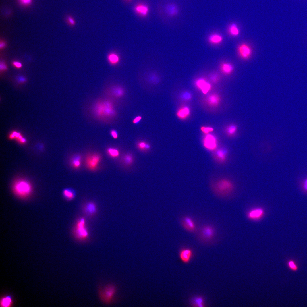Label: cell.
Wrapping results in <instances>:
<instances>
[{
    "label": "cell",
    "instance_id": "obj_1",
    "mask_svg": "<svg viewBox=\"0 0 307 307\" xmlns=\"http://www.w3.org/2000/svg\"><path fill=\"white\" fill-rule=\"evenodd\" d=\"M94 111L96 116L100 118H111L116 114L113 105L108 100L97 102L94 106Z\"/></svg>",
    "mask_w": 307,
    "mask_h": 307
},
{
    "label": "cell",
    "instance_id": "obj_2",
    "mask_svg": "<svg viewBox=\"0 0 307 307\" xmlns=\"http://www.w3.org/2000/svg\"><path fill=\"white\" fill-rule=\"evenodd\" d=\"M195 233L198 239L202 242L209 243L214 240L217 236L216 229L214 226L209 224H205L200 226Z\"/></svg>",
    "mask_w": 307,
    "mask_h": 307
},
{
    "label": "cell",
    "instance_id": "obj_3",
    "mask_svg": "<svg viewBox=\"0 0 307 307\" xmlns=\"http://www.w3.org/2000/svg\"><path fill=\"white\" fill-rule=\"evenodd\" d=\"M234 188L233 183L227 179H222L217 182L212 188L214 194L220 198L227 196L232 192Z\"/></svg>",
    "mask_w": 307,
    "mask_h": 307
},
{
    "label": "cell",
    "instance_id": "obj_4",
    "mask_svg": "<svg viewBox=\"0 0 307 307\" xmlns=\"http://www.w3.org/2000/svg\"><path fill=\"white\" fill-rule=\"evenodd\" d=\"M99 295L101 300L106 304L111 303L113 300L117 291V288L114 285L109 284L103 289L99 287L98 290Z\"/></svg>",
    "mask_w": 307,
    "mask_h": 307
},
{
    "label": "cell",
    "instance_id": "obj_5",
    "mask_svg": "<svg viewBox=\"0 0 307 307\" xmlns=\"http://www.w3.org/2000/svg\"><path fill=\"white\" fill-rule=\"evenodd\" d=\"M13 189L16 194L22 197L27 196L32 191V187L29 183L23 180L16 181L14 184Z\"/></svg>",
    "mask_w": 307,
    "mask_h": 307
},
{
    "label": "cell",
    "instance_id": "obj_6",
    "mask_svg": "<svg viewBox=\"0 0 307 307\" xmlns=\"http://www.w3.org/2000/svg\"><path fill=\"white\" fill-rule=\"evenodd\" d=\"M74 233L76 238L79 240L84 241L88 238L89 233L84 218H80L77 220L75 226Z\"/></svg>",
    "mask_w": 307,
    "mask_h": 307
},
{
    "label": "cell",
    "instance_id": "obj_7",
    "mask_svg": "<svg viewBox=\"0 0 307 307\" xmlns=\"http://www.w3.org/2000/svg\"><path fill=\"white\" fill-rule=\"evenodd\" d=\"M180 224L182 227L186 231L191 233H195L197 228L196 223L191 216L185 215L180 219Z\"/></svg>",
    "mask_w": 307,
    "mask_h": 307
},
{
    "label": "cell",
    "instance_id": "obj_8",
    "mask_svg": "<svg viewBox=\"0 0 307 307\" xmlns=\"http://www.w3.org/2000/svg\"><path fill=\"white\" fill-rule=\"evenodd\" d=\"M237 50L239 56L244 60L249 59L252 54V51L251 47L245 43H242L240 44L237 47Z\"/></svg>",
    "mask_w": 307,
    "mask_h": 307
},
{
    "label": "cell",
    "instance_id": "obj_9",
    "mask_svg": "<svg viewBox=\"0 0 307 307\" xmlns=\"http://www.w3.org/2000/svg\"><path fill=\"white\" fill-rule=\"evenodd\" d=\"M133 10L137 15L140 18H144L148 16L150 9L147 4L143 2H139L134 6Z\"/></svg>",
    "mask_w": 307,
    "mask_h": 307
},
{
    "label": "cell",
    "instance_id": "obj_10",
    "mask_svg": "<svg viewBox=\"0 0 307 307\" xmlns=\"http://www.w3.org/2000/svg\"><path fill=\"white\" fill-rule=\"evenodd\" d=\"M101 159V156L97 154H93L89 155L86 159L87 167L90 170L95 169L100 161Z\"/></svg>",
    "mask_w": 307,
    "mask_h": 307
},
{
    "label": "cell",
    "instance_id": "obj_11",
    "mask_svg": "<svg viewBox=\"0 0 307 307\" xmlns=\"http://www.w3.org/2000/svg\"><path fill=\"white\" fill-rule=\"evenodd\" d=\"M264 211L261 208H256L251 209L247 213L248 218L253 221L260 220L264 216Z\"/></svg>",
    "mask_w": 307,
    "mask_h": 307
},
{
    "label": "cell",
    "instance_id": "obj_12",
    "mask_svg": "<svg viewBox=\"0 0 307 307\" xmlns=\"http://www.w3.org/2000/svg\"><path fill=\"white\" fill-rule=\"evenodd\" d=\"M204 144L206 148L213 150L217 146V140L215 137L211 134H208L205 137Z\"/></svg>",
    "mask_w": 307,
    "mask_h": 307
},
{
    "label": "cell",
    "instance_id": "obj_13",
    "mask_svg": "<svg viewBox=\"0 0 307 307\" xmlns=\"http://www.w3.org/2000/svg\"><path fill=\"white\" fill-rule=\"evenodd\" d=\"M196 86L204 94L207 93L211 89V85L205 79L200 78L198 79L195 83Z\"/></svg>",
    "mask_w": 307,
    "mask_h": 307
},
{
    "label": "cell",
    "instance_id": "obj_14",
    "mask_svg": "<svg viewBox=\"0 0 307 307\" xmlns=\"http://www.w3.org/2000/svg\"><path fill=\"white\" fill-rule=\"evenodd\" d=\"M192 255V250L188 248L182 249L179 252L180 259L185 263H187L189 262Z\"/></svg>",
    "mask_w": 307,
    "mask_h": 307
},
{
    "label": "cell",
    "instance_id": "obj_15",
    "mask_svg": "<svg viewBox=\"0 0 307 307\" xmlns=\"http://www.w3.org/2000/svg\"><path fill=\"white\" fill-rule=\"evenodd\" d=\"M165 11L169 16L173 17L178 14L179 9L177 5L175 4L170 3L165 5Z\"/></svg>",
    "mask_w": 307,
    "mask_h": 307
},
{
    "label": "cell",
    "instance_id": "obj_16",
    "mask_svg": "<svg viewBox=\"0 0 307 307\" xmlns=\"http://www.w3.org/2000/svg\"><path fill=\"white\" fill-rule=\"evenodd\" d=\"M84 210L87 215L89 216L93 215L97 211L96 206L94 202H89L85 204Z\"/></svg>",
    "mask_w": 307,
    "mask_h": 307
},
{
    "label": "cell",
    "instance_id": "obj_17",
    "mask_svg": "<svg viewBox=\"0 0 307 307\" xmlns=\"http://www.w3.org/2000/svg\"><path fill=\"white\" fill-rule=\"evenodd\" d=\"M63 197L68 201H71L73 200L76 195V191L71 188H66L62 191Z\"/></svg>",
    "mask_w": 307,
    "mask_h": 307
},
{
    "label": "cell",
    "instance_id": "obj_18",
    "mask_svg": "<svg viewBox=\"0 0 307 307\" xmlns=\"http://www.w3.org/2000/svg\"><path fill=\"white\" fill-rule=\"evenodd\" d=\"M220 100L219 96L215 94H212L209 95L206 99L207 103L213 107H215L218 105L220 102Z\"/></svg>",
    "mask_w": 307,
    "mask_h": 307
},
{
    "label": "cell",
    "instance_id": "obj_19",
    "mask_svg": "<svg viewBox=\"0 0 307 307\" xmlns=\"http://www.w3.org/2000/svg\"><path fill=\"white\" fill-rule=\"evenodd\" d=\"M13 304V301L11 296L4 295L1 298L0 306L2 307H10Z\"/></svg>",
    "mask_w": 307,
    "mask_h": 307
},
{
    "label": "cell",
    "instance_id": "obj_20",
    "mask_svg": "<svg viewBox=\"0 0 307 307\" xmlns=\"http://www.w3.org/2000/svg\"><path fill=\"white\" fill-rule=\"evenodd\" d=\"M107 59L109 63L112 66L116 65L119 63L120 61L119 55L114 52L109 53L107 55Z\"/></svg>",
    "mask_w": 307,
    "mask_h": 307
},
{
    "label": "cell",
    "instance_id": "obj_21",
    "mask_svg": "<svg viewBox=\"0 0 307 307\" xmlns=\"http://www.w3.org/2000/svg\"><path fill=\"white\" fill-rule=\"evenodd\" d=\"M190 109L187 106L183 107L179 109L177 113V117L181 119H184L189 116Z\"/></svg>",
    "mask_w": 307,
    "mask_h": 307
},
{
    "label": "cell",
    "instance_id": "obj_22",
    "mask_svg": "<svg viewBox=\"0 0 307 307\" xmlns=\"http://www.w3.org/2000/svg\"><path fill=\"white\" fill-rule=\"evenodd\" d=\"M111 93L113 95L117 98H120L123 96L124 93V90L121 87L116 85L111 89Z\"/></svg>",
    "mask_w": 307,
    "mask_h": 307
},
{
    "label": "cell",
    "instance_id": "obj_23",
    "mask_svg": "<svg viewBox=\"0 0 307 307\" xmlns=\"http://www.w3.org/2000/svg\"><path fill=\"white\" fill-rule=\"evenodd\" d=\"M221 69L223 72L225 74L229 75L233 72L234 70V67L231 64L228 63H225L222 64L221 66Z\"/></svg>",
    "mask_w": 307,
    "mask_h": 307
},
{
    "label": "cell",
    "instance_id": "obj_24",
    "mask_svg": "<svg viewBox=\"0 0 307 307\" xmlns=\"http://www.w3.org/2000/svg\"><path fill=\"white\" fill-rule=\"evenodd\" d=\"M9 138L10 139H16L20 143L22 144L25 143L26 140L24 138L21 133L16 131H13L9 135Z\"/></svg>",
    "mask_w": 307,
    "mask_h": 307
},
{
    "label": "cell",
    "instance_id": "obj_25",
    "mask_svg": "<svg viewBox=\"0 0 307 307\" xmlns=\"http://www.w3.org/2000/svg\"><path fill=\"white\" fill-rule=\"evenodd\" d=\"M228 32L229 34L234 37L238 36L240 34V30L237 25L235 23H232L230 25L228 28Z\"/></svg>",
    "mask_w": 307,
    "mask_h": 307
},
{
    "label": "cell",
    "instance_id": "obj_26",
    "mask_svg": "<svg viewBox=\"0 0 307 307\" xmlns=\"http://www.w3.org/2000/svg\"><path fill=\"white\" fill-rule=\"evenodd\" d=\"M81 157L80 155H76L72 158L71 163L73 167L75 168L80 167L81 164Z\"/></svg>",
    "mask_w": 307,
    "mask_h": 307
},
{
    "label": "cell",
    "instance_id": "obj_27",
    "mask_svg": "<svg viewBox=\"0 0 307 307\" xmlns=\"http://www.w3.org/2000/svg\"><path fill=\"white\" fill-rule=\"evenodd\" d=\"M147 76V79L151 83L155 84L158 83L160 81L159 76L157 74L151 72Z\"/></svg>",
    "mask_w": 307,
    "mask_h": 307
},
{
    "label": "cell",
    "instance_id": "obj_28",
    "mask_svg": "<svg viewBox=\"0 0 307 307\" xmlns=\"http://www.w3.org/2000/svg\"><path fill=\"white\" fill-rule=\"evenodd\" d=\"M227 153V150L222 148L218 150L216 152L217 156L219 160L222 162L225 161Z\"/></svg>",
    "mask_w": 307,
    "mask_h": 307
},
{
    "label": "cell",
    "instance_id": "obj_29",
    "mask_svg": "<svg viewBox=\"0 0 307 307\" xmlns=\"http://www.w3.org/2000/svg\"><path fill=\"white\" fill-rule=\"evenodd\" d=\"M192 304L194 306L203 307L204 306L203 298L200 296L194 298L192 300Z\"/></svg>",
    "mask_w": 307,
    "mask_h": 307
},
{
    "label": "cell",
    "instance_id": "obj_30",
    "mask_svg": "<svg viewBox=\"0 0 307 307\" xmlns=\"http://www.w3.org/2000/svg\"><path fill=\"white\" fill-rule=\"evenodd\" d=\"M209 40L211 42L215 43H220L223 40V37L220 35L214 34L211 35L209 37Z\"/></svg>",
    "mask_w": 307,
    "mask_h": 307
},
{
    "label": "cell",
    "instance_id": "obj_31",
    "mask_svg": "<svg viewBox=\"0 0 307 307\" xmlns=\"http://www.w3.org/2000/svg\"><path fill=\"white\" fill-rule=\"evenodd\" d=\"M65 20L67 24L71 28L74 27L76 24L75 19L72 14H68L65 17Z\"/></svg>",
    "mask_w": 307,
    "mask_h": 307
},
{
    "label": "cell",
    "instance_id": "obj_32",
    "mask_svg": "<svg viewBox=\"0 0 307 307\" xmlns=\"http://www.w3.org/2000/svg\"><path fill=\"white\" fill-rule=\"evenodd\" d=\"M237 127L236 125L232 124L228 126L226 128V132L228 135L231 136L236 132Z\"/></svg>",
    "mask_w": 307,
    "mask_h": 307
},
{
    "label": "cell",
    "instance_id": "obj_33",
    "mask_svg": "<svg viewBox=\"0 0 307 307\" xmlns=\"http://www.w3.org/2000/svg\"><path fill=\"white\" fill-rule=\"evenodd\" d=\"M300 185L302 191L307 194V177L302 179L300 181Z\"/></svg>",
    "mask_w": 307,
    "mask_h": 307
},
{
    "label": "cell",
    "instance_id": "obj_34",
    "mask_svg": "<svg viewBox=\"0 0 307 307\" xmlns=\"http://www.w3.org/2000/svg\"><path fill=\"white\" fill-rule=\"evenodd\" d=\"M107 151L108 154L113 157H117L119 155V150L115 148H109L107 149Z\"/></svg>",
    "mask_w": 307,
    "mask_h": 307
},
{
    "label": "cell",
    "instance_id": "obj_35",
    "mask_svg": "<svg viewBox=\"0 0 307 307\" xmlns=\"http://www.w3.org/2000/svg\"><path fill=\"white\" fill-rule=\"evenodd\" d=\"M180 97L182 100L188 101L191 99L192 98V95L189 92L185 91L181 94Z\"/></svg>",
    "mask_w": 307,
    "mask_h": 307
},
{
    "label": "cell",
    "instance_id": "obj_36",
    "mask_svg": "<svg viewBox=\"0 0 307 307\" xmlns=\"http://www.w3.org/2000/svg\"><path fill=\"white\" fill-rule=\"evenodd\" d=\"M138 148L141 150H148L150 148V145L144 142H141L138 144Z\"/></svg>",
    "mask_w": 307,
    "mask_h": 307
},
{
    "label": "cell",
    "instance_id": "obj_37",
    "mask_svg": "<svg viewBox=\"0 0 307 307\" xmlns=\"http://www.w3.org/2000/svg\"><path fill=\"white\" fill-rule=\"evenodd\" d=\"M289 267L292 270L296 271L298 269V267L295 262L293 260H289L288 263Z\"/></svg>",
    "mask_w": 307,
    "mask_h": 307
},
{
    "label": "cell",
    "instance_id": "obj_38",
    "mask_svg": "<svg viewBox=\"0 0 307 307\" xmlns=\"http://www.w3.org/2000/svg\"><path fill=\"white\" fill-rule=\"evenodd\" d=\"M123 160L126 164L129 165L132 163L133 161V158L131 156L128 155L124 157Z\"/></svg>",
    "mask_w": 307,
    "mask_h": 307
},
{
    "label": "cell",
    "instance_id": "obj_39",
    "mask_svg": "<svg viewBox=\"0 0 307 307\" xmlns=\"http://www.w3.org/2000/svg\"><path fill=\"white\" fill-rule=\"evenodd\" d=\"M201 130L204 133L208 134L213 131V129L211 127L202 126L201 128Z\"/></svg>",
    "mask_w": 307,
    "mask_h": 307
},
{
    "label": "cell",
    "instance_id": "obj_40",
    "mask_svg": "<svg viewBox=\"0 0 307 307\" xmlns=\"http://www.w3.org/2000/svg\"><path fill=\"white\" fill-rule=\"evenodd\" d=\"M111 136L114 139H116L118 137V134L117 131L115 130H112L110 132Z\"/></svg>",
    "mask_w": 307,
    "mask_h": 307
},
{
    "label": "cell",
    "instance_id": "obj_41",
    "mask_svg": "<svg viewBox=\"0 0 307 307\" xmlns=\"http://www.w3.org/2000/svg\"><path fill=\"white\" fill-rule=\"evenodd\" d=\"M141 119L142 117L140 116H138L134 118L132 122L134 124H137L140 122Z\"/></svg>",
    "mask_w": 307,
    "mask_h": 307
},
{
    "label": "cell",
    "instance_id": "obj_42",
    "mask_svg": "<svg viewBox=\"0 0 307 307\" xmlns=\"http://www.w3.org/2000/svg\"><path fill=\"white\" fill-rule=\"evenodd\" d=\"M7 69V65L3 62L1 61L0 63V71H3L6 70Z\"/></svg>",
    "mask_w": 307,
    "mask_h": 307
},
{
    "label": "cell",
    "instance_id": "obj_43",
    "mask_svg": "<svg viewBox=\"0 0 307 307\" xmlns=\"http://www.w3.org/2000/svg\"><path fill=\"white\" fill-rule=\"evenodd\" d=\"M13 64L15 67L17 68H20L22 66V63L18 61H14Z\"/></svg>",
    "mask_w": 307,
    "mask_h": 307
},
{
    "label": "cell",
    "instance_id": "obj_44",
    "mask_svg": "<svg viewBox=\"0 0 307 307\" xmlns=\"http://www.w3.org/2000/svg\"><path fill=\"white\" fill-rule=\"evenodd\" d=\"M21 3L24 5H28L32 2V0H20Z\"/></svg>",
    "mask_w": 307,
    "mask_h": 307
},
{
    "label": "cell",
    "instance_id": "obj_45",
    "mask_svg": "<svg viewBox=\"0 0 307 307\" xmlns=\"http://www.w3.org/2000/svg\"><path fill=\"white\" fill-rule=\"evenodd\" d=\"M211 80L213 82H216L218 80V77L216 75H213L211 77Z\"/></svg>",
    "mask_w": 307,
    "mask_h": 307
},
{
    "label": "cell",
    "instance_id": "obj_46",
    "mask_svg": "<svg viewBox=\"0 0 307 307\" xmlns=\"http://www.w3.org/2000/svg\"><path fill=\"white\" fill-rule=\"evenodd\" d=\"M17 80L18 82L22 83L25 82L26 81L25 78L22 76H20L18 77Z\"/></svg>",
    "mask_w": 307,
    "mask_h": 307
},
{
    "label": "cell",
    "instance_id": "obj_47",
    "mask_svg": "<svg viewBox=\"0 0 307 307\" xmlns=\"http://www.w3.org/2000/svg\"><path fill=\"white\" fill-rule=\"evenodd\" d=\"M5 45V43L3 42H1L0 43V48L1 49L4 48Z\"/></svg>",
    "mask_w": 307,
    "mask_h": 307
},
{
    "label": "cell",
    "instance_id": "obj_48",
    "mask_svg": "<svg viewBox=\"0 0 307 307\" xmlns=\"http://www.w3.org/2000/svg\"><path fill=\"white\" fill-rule=\"evenodd\" d=\"M125 2L127 3H130L132 2L133 0H124Z\"/></svg>",
    "mask_w": 307,
    "mask_h": 307
}]
</instances>
